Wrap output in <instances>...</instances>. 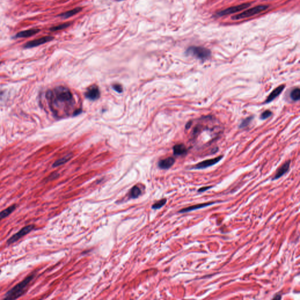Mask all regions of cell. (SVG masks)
Returning a JSON list of instances; mask_svg holds the SVG:
<instances>
[{"label": "cell", "mask_w": 300, "mask_h": 300, "mask_svg": "<svg viewBox=\"0 0 300 300\" xmlns=\"http://www.w3.org/2000/svg\"><path fill=\"white\" fill-rule=\"evenodd\" d=\"M35 275L32 274L27 276L22 282H19L13 288L10 290L4 295V299L5 300H14L17 299L24 294L31 281L34 278Z\"/></svg>", "instance_id": "7a4b0ae2"}, {"label": "cell", "mask_w": 300, "mask_h": 300, "mask_svg": "<svg viewBox=\"0 0 300 300\" xmlns=\"http://www.w3.org/2000/svg\"><path fill=\"white\" fill-rule=\"evenodd\" d=\"M267 8H268V6H254L253 8L244 11L243 12H241L239 14L233 16L232 17V19L234 20H239L242 19L249 18L260 12H263L264 11L266 10Z\"/></svg>", "instance_id": "277c9868"}, {"label": "cell", "mask_w": 300, "mask_h": 300, "mask_svg": "<svg viewBox=\"0 0 300 300\" xmlns=\"http://www.w3.org/2000/svg\"><path fill=\"white\" fill-rule=\"evenodd\" d=\"M175 160L172 157H168L166 159L161 160L158 163V166L162 170H168L175 163Z\"/></svg>", "instance_id": "4fadbf2b"}, {"label": "cell", "mask_w": 300, "mask_h": 300, "mask_svg": "<svg viewBox=\"0 0 300 300\" xmlns=\"http://www.w3.org/2000/svg\"><path fill=\"white\" fill-rule=\"evenodd\" d=\"M17 205L16 204H13L11 206L8 207L7 208L4 209L1 212H0V221L2 219H4L8 216L10 214H11L12 212L16 209Z\"/></svg>", "instance_id": "9a60e30c"}, {"label": "cell", "mask_w": 300, "mask_h": 300, "mask_svg": "<svg viewBox=\"0 0 300 300\" xmlns=\"http://www.w3.org/2000/svg\"><path fill=\"white\" fill-rule=\"evenodd\" d=\"M252 119H253V116L249 117L244 119L240 123V124L239 126V128L240 129H243V128L246 127L250 123Z\"/></svg>", "instance_id": "603a6c76"}, {"label": "cell", "mask_w": 300, "mask_h": 300, "mask_svg": "<svg viewBox=\"0 0 300 300\" xmlns=\"http://www.w3.org/2000/svg\"><path fill=\"white\" fill-rule=\"evenodd\" d=\"M284 88H285V85H284L277 87L276 89H275L273 92L270 94L269 96H268V98L265 101V103H269L271 102L273 100H274L277 97H278L282 93L283 90L284 89Z\"/></svg>", "instance_id": "8fae6325"}, {"label": "cell", "mask_w": 300, "mask_h": 300, "mask_svg": "<svg viewBox=\"0 0 300 300\" xmlns=\"http://www.w3.org/2000/svg\"><path fill=\"white\" fill-rule=\"evenodd\" d=\"M290 161H286L283 165H282L278 169V170L276 172V174H275L274 178H273V180L277 179L282 177V176H283L286 172H287L288 171V170L290 168Z\"/></svg>", "instance_id": "7c38bea8"}, {"label": "cell", "mask_w": 300, "mask_h": 300, "mask_svg": "<svg viewBox=\"0 0 300 300\" xmlns=\"http://www.w3.org/2000/svg\"><path fill=\"white\" fill-rule=\"evenodd\" d=\"M100 93L98 87L93 85L89 87L85 93V96L87 98L90 100H96L100 98Z\"/></svg>", "instance_id": "9c48e42d"}, {"label": "cell", "mask_w": 300, "mask_h": 300, "mask_svg": "<svg viewBox=\"0 0 300 300\" xmlns=\"http://www.w3.org/2000/svg\"><path fill=\"white\" fill-rule=\"evenodd\" d=\"M142 194V190L138 185H135L133 186L130 191L129 196L131 198H137Z\"/></svg>", "instance_id": "e0dca14e"}, {"label": "cell", "mask_w": 300, "mask_h": 300, "mask_svg": "<svg viewBox=\"0 0 300 300\" xmlns=\"http://www.w3.org/2000/svg\"><path fill=\"white\" fill-rule=\"evenodd\" d=\"M113 88L114 89V90H115L116 92H118V93H122V90H123L122 86H121L120 85H119V84L113 85Z\"/></svg>", "instance_id": "d4e9b609"}, {"label": "cell", "mask_w": 300, "mask_h": 300, "mask_svg": "<svg viewBox=\"0 0 300 300\" xmlns=\"http://www.w3.org/2000/svg\"><path fill=\"white\" fill-rule=\"evenodd\" d=\"M70 23H64V24H62L58 25L57 26H53L52 27L50 30L51 31H61V30H64V29H66L67 28L68 26H70Z\"/></svg>", "instance_id": "44dd1931"}, {"label": "cell", "mask_w": 300, "mask_h": 300, "mask_svg": "<svg viewBox=\"0 0 300 300\" xmlns=\"http://www.w3.org/2000/svg\"><path fill=\"white\" fill-rule=\"evenodd\" d=\"M40 30L37 28H33L25 31H21L17 34L15 36L16 38H27V37H32L33 35H36Z\"/></svg>", "instance_id": "5bb4252c"}, {"label": "cell", "mask_w": 300, "mask_h": 300, "mask_svg": "<svg viewBox=\"0 0 300 300\" xmlns=\"http://www.w3.org/2000/svg\"><path fill=\"white\" fill-rule=\"evenodd\" d=\"M222 158H223V156L221 155V156H219V157H216V158H214L206 159V160L203 161H201V162H199L198 164H197L195 166H194L192 168L196 169V170H201V169L206 168L208 167L214 166L216 164L218 163L221 161V159H222Z\"/></svg>", "instance_id": "52a82bcc"}, {"label": "cell", "mask_w": 300, "mask_h": 300, "mask_svg": "<svg viewBox=\"0 0 300 300\" xmlns=\"http://www.w3.org/2000/svg\"><path fill=\"white\" fill-rule=\"evenodd\" d=\"M117 1H123V0H117Z\"/></svg>", "instance_id": "f546056e"}, {"label": "cell", "mask_w": 300, "mask_h": 300, "mask_svg": "<svg viewBox=\"0 0 300 300\" xmlns=\"http://www.w3.org/2000/svg\"><path fill=\"white\" fill-rule=\"evenodd\" d=\"M290 98L294 101H298L300 98V90L298 87L294 88L290 93Z\"/></svg>", "instance_id": "ffe728a7"}, {"label": "cell", "mask_w": 300, "mask_h": 300, "mask_svg": "<svg viewBox=\"0 0 300 300\" xmlns=\"http://www.w3.org/2000/svg\"><path fill=\"white\" fill-rule=\"evenodd\" d=\"M46 98L50 101V107L52 111L63 104H72L74 102L73 95L71 92L65 87L59 86L54 90L48 92Z\"/></svg>", "instance_id": "6da1fadb"}, {"label": "cell", "mask_w": 300, "mask_h": 300, "mask_svg": "<svg viewBox=\"0 0 300 300\" xmlns=\"http://www.w3.org/2000/svg\"><path fill=\"white\" fill-rule=\"evenodd\" d=\"M173 151L175 155H182L187 153V149L182 144H177L173 147Z\"/></svg>", "instance_id": "2e32d148"}, {"label": "cell", "mask_w": 300, "mask_h": 300, "mask_svg": "<svg viewBox=\"0 0 300 300\" xmlns=\"http://www.w3.org/2000/svg\"><path fill=\"white\" fill-rule=\"evenodd\" d=\"M250 6V3H245V4H242L241 5H239V6H232V7L228 8L227 9H225L224 10H222L221 11L216 13V15L219 16V17H222V16L229 15L231 14H234V13L241 11L243 10L246 9Z\"/></svg>", "instance_id": "8992f818"}, {"label": "cell", "mask_w": 300, "mask_h": 300, "mask_svg": "<svg viewBox=\"0 0 300 300\" xmlns=\"http://www.w3.org/2000/svg\"><path fill=\"white\" fill-rule=\"evenodd\" d=\"M0 65H1V62H0Z\"/></svg>", "instance_id": "4dcf8cb0"}, {"label": "cell", "mask_w": 300, "mask_h": 300, "mask_svg": "<svg viewBox=\"0 0 300 300\" xmlns=\"http://www.w3.org/2000/svg\"><path fill=\"white\" fill-rule=\"evenodd\" d=\"M82 8H80V7L76 8L73 9V10H72L70 11H67V12L62 13V14H61L59 15V17H61L63 18H67L71 17L74 16V15H76V14H78V13L82 11Z\"/></svg>", "instance_id": "ac0fdd59"}, {"label": "cell", "mask_w": 300, "mask_h": 300, "mask_svg": "<svg viewBox=\"0 0 300 300\" xmlns=\"http://www.w3.org/2000/svg\"><path fill=\"white\" fill-rule=\"evenodd\" d=\"M166 201H167V200L166 198L162 199L159 201L155 203L152 206V208L154 209H158L161 208L163 206H164L166 205Z\"/></svg>", "instance_id": "7402d4cb"}, {"label": "cell", "mask_w": 300, "mask_h": 300, "mask_svg": "<svg viewBox=\"0 0 300 300\" xmlns=\"http://www.w3.org/2000/svg\"><path fill=\"white\" fill-rule=\"evenodd\" d=\"M57 175H58V174H52V175H51L49 177L48 179V180L50 181V180H52V179H54V178H56V177H57Z\"/></svg>", "instance_id": "83f0119b"}, {"label": "cell", "mask_w": 300, "mask_h": 300, "mask_svg": "<svg viewBox=\"0 0 300 300\" xmlns=\"http://www.w3.org/2000/svg\"><path fill=\"white\" fill-rule=\"evenodd\" d=\"M54 39V38L53 37H51V36L42 37L41 38L37 39L35 40H32V41L26 42L24 45V48H34V47H36L38 46H39L41 45H42L44 43L50 42V41H52Z\"/></svg>", "instance_id": "ba28073f"}, {"label": "cell", "mask_w": 300, "mask_h": 300, "mask_svg": "<svg viewBox=\"0 0 300 300\" xmlns=\"http://www.w3.org/2000/svg\"><path fill=\"white\" fill-rule=\"evenodd\" d=\"M271 115H272V112L271 111H264L263 113L261 114L260 118L262 120H265V119H267V118H269L271 116Z\"/></svg>", "instance_id": "cb8c5ba5"}, {"label": "cell", "mask_w": 300, "mask_h": 300, "mask_svg": "<svg viewBox=\"0 0 300 300\" xmlns=\"http://www.w3.org/2000/svg\"><path fill=\"white\" fill-rule=\"evenodd\" d=\"M282 295L280 294H277L274 296L273 299H277V300H280L282 299Z\"/></svg>", "instance_id": "4316f807"}, {"label": "cell", "mask_w": 300, "mask_h": 300, "mask_svg": "<svg viewBox=\"0 0 300 300\" xmlns=\"http://www.w3.org/2000/svg\"><path fill=\"white\" fill-rule=\"evenodd\" d=\"M190 126H191V122H188V123L186 124V129H189L190 127Z\"/></svg>", "instance_id": "f1b7e54d"}, {"label": "cell", "mask_w": 300, "mask_h": 300, "mask_svg": "<svg viewBox=\"0 0 300 300\" xmlns=\"http://www.w3.org/2000/svg\"><path fill=\"white\" fill-rule=\"evenodd\" d=\"M186 54L202 61L208 59L211 56V52L208 49L201 46H191L187 49Z\"/></svg>", "instance_id": "3957f363"}, {"label": "cell", "mask_w": 300, "mask_h": 300, "mask_svg": "<svg viewBox=\"0 0 300 300\" xmlns=\"http://www.w3.org/2000/svg\"><path fill=\"white\" fill-rule=\"evenodd\" d=\"M35 229V225H30L22 227L17 233L14 234L10 238L6 241L8 245H12V243L17 242L19 239H21L28 233L31 232Z\"/></svg>", "instance_id": "5b68a950"}, {"label": "cell", "mask_w": 300, "mask_h": 300, "mask_svg": "<svg viewBox=\"0 0 300 300\" xmlns=\"http://www.w3.org/2000/svg\"><path fill=\"white\" fill-rule=\"evenodd\" d=\"M216 203V202H208V203H199V204H197V205H192V206H189L188 208H185L181 209L179 211V213L183 214V213L189 212L192 211V210H197V209L203 208L207 207V206H210V205H214Z\"/></svg>", "instance_id": "30bf717a"}, {"label": "cell", "mask_w": 300, "mask_h": 300, "mask_svg": "<svg viewBox=\"0 0 300 300\" xmlns=\"http://www.w3.org/2000/svg\"><path fill=\"white\" fill-rule=\"evenodd\" d=\"M212 186H204V187H202L201 188H199V190H198V192H203L207 190H209L210 188H212Z\"/></svg>", "instance_id": "484cf974"}, {"label": "cell", "mask_w": 300, "mask_h": 300, "mask_svg": "<svg viewBox=\"0 0 300 300\" xmlns=\"http://www.w3.org/2000/svg\"><path fill=\"white\" fill-rule=\"evenodd\" d=\"M72 154H68V155L65 156L64 157L62 158L61 159L57 160L56 161H55L54 163L52 166L53 167H58L59 166H62V165H63V164H65V163H66L67 162H68L70 159L72 158Z\"/></svg>", "instance_id": "d6986e66"}]
</instances>
